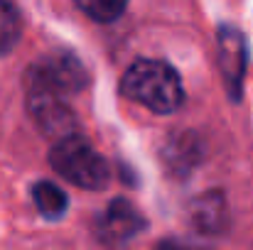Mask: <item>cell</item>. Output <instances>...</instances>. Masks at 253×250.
<instances>
[{"instance_id":"obj_2","label":"cell","mask_w":253,"mask_h":250,"mask_svg":"<svg viewBox=\"0 0 253 250\" xmlns=\"http://www.w3.org/2000/svg\"><path fill=\"white\" fill-rule=\"evenodd\" d=\"M49 162L57 169V174H62L74 186L91 189V191H98V189L108 186V179H111L108 165L91 147V143L84 135L74 133L69 138L57 140L52 152H49Z\"/></svg>"},{"instance_id":"obj_1","label":"cell","mask_w":253,"mask_h":250,"mask_svg":"<svg viewBox=\"0 0 253 250\" xmlns=\"http://www.w3.org/2000/svg\"><path fill=\"white\" fill-rule=\"evenodd\" d=\"M121 93L153 113H174L184 101L177 71L160 59H138L121 79Z\"/></svg>"},{"instance_id":"obj_8","label":"cell","mask_w":253,"mask_h":250,"mask_svg":"<svg viewBox=\"0 0 253 250\" xmlns=\"http://www.w3.org/2000/svg\"><path fill=\"white\" fill-rule=\"evenodd\" d=\"M202 160V143L194 133H177L163 150V162L174 177H187Z\"/></svg>"},{"instance_id":"obj_7","label":"cell","mask_w":253,"mask_h":250,"mask_svg":"<svg viewBox=\"0 0 253 250\" xmlns=\"http://www.w3.org/2000/svg\"><path fill=\"white\" fill-rule=\"evenodd\" d=\"M189 221L204 236H221V233H226V228L231 223V214H229V204H226L224 191L211 189V191L197 196L189 204Z\"/></svg>"},{"instance_id":"obj_6","label":"cell","mask_w":253,"mask_h":250,"mask_svg":"<svg viewBox=\"0 0 253 250\" xmlns=\"http://www.w3.org/2000/svg\"><path fill=\"white\" fill-rule=\"evenodd\" d=\"M246 62H249V47L244 32H239L231 25L219 27V69L226 83V91L234 101H239L244 91Z\"/></svg>"},{"instance_id":"obj_11","label":"cell","mask_w":253,"mask_h":250,"mask_svg":"<svg viewBox=\"0 0 253 250\" xmlns=\"http://www.w3.org/2000/svg\"><path fill=\"white\" fill-rule=\"evenodd\" d=\"M17 39H20V15L12 5L7 12L0 15V54L10 52Z\"/></svg>"},{"instance_id":"obj_12","label":"cell","mask_w":253,"mask_h":250,"mask_svg":"<svg viewBox=\"0 0 253 250\" xmlns=\"http://www.w3.org/2000/svg\"><path fill=\"white\" fill-rule=\"evenodd\" d=\"M158 250H194V248H189V246H184V243H179V241H163V243L158 246Z\"/></svg>"},{"instance_id":"obj_13","label":"cell","mask_w":253,"mask_h":250,"mask_svg":"<svg viewBox=\"0 0 253 250\" xmlns=\"http://www.w3.org/2000/svg\"><path fill=\"white\" fill-rule=\"evenodd\" d=\"M10 7H12V0H0V15H2V12H7Z\"/></svg>"},{"instance_id":"obj_10","label":"cell","mask_w":253,"mask_h":250,"mask_svg":"<svg viewBox=\"0 0 253 250\" xmlns=\"http://www.w3.org/2000/svg\"><path fill=\"white\" fill-rule=\"evenodd\" d=\"M74 2L84 15L96 22H113L128 7V0H74Z\"/></svg>"},{"instance_id":"obj_4","label":"cell","mask_w":253,"mask_h":250,"mask_svg":"<svg viewBox=\"0 0 253 250\" xmlns=\"http://www.w3.org/2000/svg\"><path fill=\"white\" fill-rule=\"evenodd\" d=\"M148 226L145 216L128 199H113L96 218V238L108 248L128 246Z\"/></svg>"},{"instance_id":"obj_5","label":"cell","mask_w":253,"mask_h":250,"mask_svg":"<svg viewBox=\"0 0 253 250\" xmlns=\"http://www.w3.org/2000/svg\"><path fill=\"white\" fill-rule=\"evenodd\" d=\"M27 108L44 135H54L57 140L74 135L77 120L64 103V96L44 88H27Z\"/></svg>"},{"instance_id":"obj_3","label":"cell","mask_w":253,"mask_h":250,"mask_svg":"<svg viewBox=\"0 0 253 250\" xmlns=\"http://www.w3.org/2000/svg\"><path fill=\"white\" fill-rule=\"evenodd\" d=\"M25 83L27 88H44L59 96H69L86 86V69L72 52H52L30 67Z\"/></svg>"},{"instance_id":"obj_9","label":"cell","mask_w":253,"mask_h":250,"mask_svg":"<svg viewBox=\"0 0 253 250\" xmlns=\"http://www.w3.org/2000/svg\"><path fill=\"white\" fill-rule=\"evenodd\" d=\"M32 201L44 218H59V216H64V211L69 206L67 194L52 181H37L32 186Z\"/></svg>"}]
</instances>
